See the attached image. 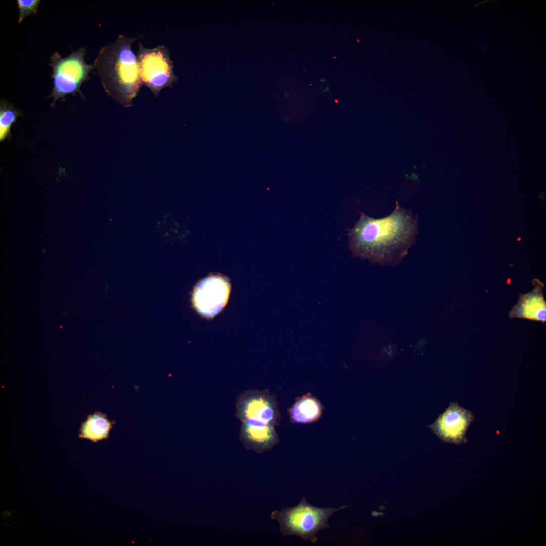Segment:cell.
<instances>
[{
	"mask_svg": "<svg viewBox=\"0 0 546 546\" xmlns=\"http://www.w3.org/2000/svg\"><path fill=\"white\" fill-rule=\"evenodd\" d=\"M480 49H481V50H482V51H484V48H483V47H482V46H480Z\"/></svg>",
	"mask_w": 546,
	"mask_h": 546,
	"instance_id": "15",
	"label": "cell"
},
{
	"mask_svg": "<svg viewBox=\"0 0 546 546\" xmlns=\"http://www.w3.org/2000/svg\"><path fill=\"white\" fill-rule=\"evenodd\" d=\"M39 0H17L19 11L18 22L21 23L26 17L37 14Z\"/></svg>",
	"mask_w": 546,
	"mask_h": 546,
	"instance_id": "14",
	"label": "cell"
},
{
	"mask_svg": "<svg viewBox=\"0 0 546 546\" xmlns=\"http://www.w3.org/2000/svg\"><path fill=\"white\" fill-rule=\"evenodd\" d=\"M320 508L309 504L303 497L298 504L275 510L270 514L272 520L280 524V531L283 536L296 535L306 541L315 543L318 531L329 528L328 523L330 516L344 508Z\"/></svg>",
	"mask_w": 546,
	"mask_h": 546,
	"instance_id": "3",
	"label": "cell"
},
{
	"mask_svg": "<svg viewBox=\"0 0 546 546\" xmlns=\"http://www.w3.org/2000/svg\"><path fill=\"white\" fill-rule=\"evenodd\" d=\"M235 407L236 416L241 421L252 418L274 426L279 424L280 413L277 401L267 390L243 391L237 398Z\"/></svg>",
	"mask_w": 546,
	"mask_h": 546,
	"instance_id": "7",
	"label": "cell"
},
{
	"mask_svg": "<svg viewBox=\"0 0 546 546\" xmlns=\"http://www.w3.org/2000/svg\"><path fill=\"white\" fill-rule=\"evenodd\" d=\"M228 279L219 275H210L200 281L194 289L192 301L202 315L211 318L225 306L230 292Z\"/></svg>",
	"mask_w": 546,
	"mask_h": 546,
	"instance_id": "6",
	"label": "cell"
},
{
	"mask_svg": "<svg viewBox=\"0 0 546 546\" xmlns=\"http://www.w3.org/2000/svg\"><path fill=\"white\" fill-rule=\"evenodd\" d=\"M241 422L239 437L247 449L262 453L278 443L279 437L274 426L252 418Z\"/></svg>",
	"mask_w": 546,
	"mask_h": 546,
	"instance_id": "9",
	"label": "cell"
},
{
	"mask_svg": "<svg viewBox=\"0 0 546 546\" xmlns=\"http://www.w3.org/2000/svg\"><path fill=\"white\" fill-rule=\"evenodd\" d=\"M474 420L471 411L452 401L428 427L442 441L462 444L467 441L466 434Z\"/></svg>",
	"mask_w": 546,
	"mask_h": 546,
	"instance_id": "8",
	"label": "cell"
},
{
	"mask_svg": "<svg viewBox=\"0 0 546 546\" xmlns=\"http://www.w3.org/2000/svg\"><path fill=\"white\" fill-rule=\"evenodd\" d=\"M111 425L104 415L95 414L89 417L83 424L81 435L83 438L97 441L108 436Z\"/></svg>",
	"mask_w": 546,
	"mask_h": 546,
	"instance_id": "12",
	"label": "cell"
},
{
	"mask_svg": "<svg viewBox=\"0 0 546 546\" xmlns=\"http://www.w3.org/2000/svg\"><path fill=\"white\" fill-rule=\"evenodd\" d=\"M140 37L119 35L101 49L93 64L105 92L125 107L132 105L142 85L138 58L131 48Z\"/></svg>",
	"mask_w": 546,
	"mask_h": 546,
	"instance_id": "2",
	"label": "cell"
},
{
	"mask_svg": "<svg viewBox=\"0 0 546 546\" xmlns=\"http://www.w3.org/2000/svg\"><path fill=\"white\" fill-rule=\"evenodd\" d=\"M21 115L20 111L14 106L4 99L0 104V141L10 139L12 125Z\"/></svg>",
	"mask_w": 546,
	"mask_h": 546,
	"instance_id": "13",
	"label": "cell"
},
{
	"mask_svg": "<svg viewBox=\"0 0 546 546\" xmlns=\"http://www.w3.org/2000/svg\"><path fill=\"white\" fill-rule=\"evenodd\" d=\"M86 50L81 48L72 52L68 57L62 58L58 52L51 58L54 86L49 97L53 98L51 107H54L57 100H64L68 94L78 93L83 98L80 88L82 83L89 79V74L95 68L93 64L84 61Z\"/></svg>",
	"mask_w": 546,
	"mask_h": 546,
	"instance_id": "4",
	"label": "cell"
},
{
	"mask_svg": "<svg viewBox=\"0 0 546 546\" xmlns=\"http://www.w3.org/2000/svg\"><path fill=\"white\" fill-rule=\"evenodd\" d=\"M139 46L137 58L142 83L158 97L163 88L171 87L177 80L169 51L164 46L148 49L141 43Z\"/></svg>",
	"mask_w": 546,
	"mask_h": 546,
	"instance_id": "5",
	"label": "cell"
},
{
	"mask_svg": "<svg viewBox=\"0 0 546 546\" xmlns=\"http://www.w3.org/2000/svg\"><path fill=\"white\" fill-rule=\"evenodd\" d=\"M418 223V218L397 202L393 211L383 218H374L362 212L348 231L349 248L355 257L396 265L415 243Z\"/></svg>",
	"mask_w": 546,
	"mask_h": 546,
	"instance_id": "1",
	"label": "cell"
},
{
	"mask_svg": "<svg viewBox=\"0 0 546 546\" xmlns=\"http://www.w3.org/2000/svg\"><path fill=\"white\" fill-rule=\"evenodd\" d=\"M534 289L525 294H520L517 304L510 312V318H523L544 323L546 321V304L543 297V284L538 280L532 281Z\"/></svg>",
	"mask_w": 546,
	"mask_h": 546,
	"instance_id": "10",
	"label": "cell"
},
{
	"mask_svg": "<svg viewBox=\"0 0 546 546\" xmlns=\"http://www.w3.org/2000/svg\"><path fill=\"white\" fill-rule=\"evenodd\" d=\"M322 408L320 401L310 395H305L298 400L290 411L292 421L305 424L313 422L320 417Z\"/></svg>",
	"mask_w": 546,
	"mask_h": 546,
	"instance_id": "11",
	"label": "cell"
}]
</instances>
